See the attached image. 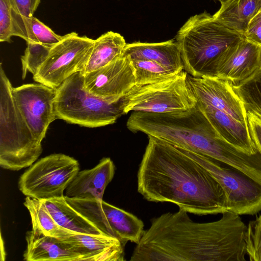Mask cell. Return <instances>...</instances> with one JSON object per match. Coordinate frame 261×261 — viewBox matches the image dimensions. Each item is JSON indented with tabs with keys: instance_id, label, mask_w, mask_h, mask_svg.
<instances>
[{
	"instance_id": "obj_1",
	"label": "cell",
	"mask_w": 261,
	"mask_h": 261,
	"mask_svg": "<svg viewBox=\"0 0 261 261\" xmlns=\"http://www.w3.org/2000/svg\"><path fill=\"white\" fill-rule=\"evenodd\" d=\"M247 226L226 211L219 220L197 223L182 208L151 220L131 261H245Z\"/></svg>"
},
{
	"instance_id": "obj_2",
	"label": "cell",
	"mask_w": 261,
	"mask_h": 261,
	"mask_svg": "<svg viewBox=\"0 0 261 261\" xmlns=\"http://www.w3.org/2000/svg\"><path fill=\"white\" fill-rule=\"evenodd\" d=\"M148 137L137 173L138 191L145 199L171 202L196 215L227 211L225 192L206 169L185 149Z\"/></svg>"
},
{
	"instance_id": "obj_3",
	"label": "cell",
	"mask_w": 261,
	"mask_h": 261,
	"mask_svg": "<svg viewBox=\"0 0 261 261\" xmlns=\"http://www.w3.org/2000/svg\"><path fill=\"white\" fill-rule=\"evenodd\" d=\"M126 126L132 132L143 133L228 164L238 155V149L218 134L197 103L185 111L134 112Z\"/></svg>"
},
{
	"instance_id": "obj_4",
	"label": "cell",
	"mask_w": 261,
	"mask_h": 261,
	"mask_svg": "<svg viewBox=\"0 0 261 261\" xmlns=\"http://www.w3.org/2000/svg\"><path fill=\"white\" fill-rule=\"evenodd\" d=\"M243 38L206 12L191 16L176 36L184 70L194 77H217L221 60Z\"/></svg>"
},
{
	"instance_id": "obj_5",
	"label": "cell",
	"mask_w": 261,
	"mask_h": 261,
	"mask_svg": "<svg viewBox=\"0 0 261 261\" xmlns=\"http://www.w3.org/2000/svg\"><path fill=\"white\" fill-rule=\"evenodd\" d=\"M13 87L0 66V165L18 171L33 164L42 151L13 97Z\"/></svg>"
},
{
	"instance_id": "obj_6",
	"label": "cell",
	"mask_w": 261,
	"mask_h": 261,
	"mask_svg": "<svg viewBox=\"0 0 261 261\" xmlns=\"http://www.w3.org/2000/svg\"><path fill=\"white\" fill-rule=\"evenodd\" d=\"M122 98H104L90 93L84 87L83 73L79 71L56 89L55 113L57 119L69 123L103 126L115 123L125 114Z\"/></svg>"
},
{
	"instance_id": "obj_7",
	"label": "cell",
	"mask_w": 261,
	"mask_h": 261,
	"mask_svg": "<svg viewBox=\"0 0 261 261\" xmlns=\"http://www.w3.org/2000/svg\"><path fill=\"white\" fill-rule=\"evenodd\" d=\"M187 75L184 70L154 83L135 86L122 98L125 114L130 112L164 113L193 108L197 100Z\"/></svg>"
},
{
	"instance_id": "obj_8",
	"label": "cell",
	"mask_w": 261,
	"mask_h": 261,
	"mask_svg": "<svg viewBox=\"0 0 261 261\" xmlns=\"http://www.w3.org/2000/svg\"><path fill=\"white\" fill-rule=\"evenodd\" d=\"M79 171V163L73 158L51 154L30 166L20 176L18 188L26 196L40 200L63 197Z\"/></svg>"
},
{
	"instance_id": "obj_9",
	"label": "cell",
	"mask_w": 261,
	"mask_h": 261,
	"mask_svg": "<svg viewBox=\"0 0 261 261\" xmlns=\"http://www.w3.org/2000/svg\"><path fill=\"white\" fill-rule=\"evenodd\" d=\"M185 150L206 169L222 187L226 196L227 211L239 215H252L260 211V184L244 172L225 163Z\"/></svg>"
},
{
	"instance_id": "obj_10",
	"label": "cell",
	"mask_w": 261,
	"mask_h": 261,
	"mask_svg": "<svg viewBox=\"0 0 261 261\" xmlns=\"http://www.w3.org/2000/svg\"><path fill=\"white\" fill-rule=\"evenodd\" d=\"M94 40L73 32L52 46L44 62L33 75L34 80L57 89L74 73L84 72Z\"/></svg>"
},
{
	"instance_id": "obj_11",
	"label": "cell",
	"mask_w": 261,
	"mask_h": 261,
	"mask_svg": "<svg viewBox=\"0 0 261 261\" xmlns=\"http://www.w3.org/2000/svg\"><path fill=\"white\" fill-rule=\"evenodd\" d=\"M65 197L75 210L105 235L118 239L124 246L128 241L138 244L144 232V223L133 214L103 200Z\"/></svg>"
},
{
	"instance_id": "obj_12",
	"label": "cell",
	"mask_w": 261,
	"mask_h": 261,
	"mask_svg": "<svg viewBox=\"0 0 261 261\" xmlns=\"http://www.w3.org/2000/svg\"><path fill=\"white\" fill-rule=\"evenodd\" d=\"M56 89L42 84L13 88L14 101L36 139L41 143L49 124L57 119L54 111Z\"/></svg>"
},
{
	"instance_id": "obj_13",
	"label": "cell",
	"mask_w": 261,
	"mask_h": 261,
	"mask_svg": "<svg viewBox=\"0 0 261 261\" xmlns=\"http://www.w3.org/2000/svg\"><path fill=\"white\" fill-rule=\"evenodd\" d=\"M84 86L87 91L99 97H123L136 86L130 58L123 54L106 65L84 74Z\"/></svg>"
},
{
	"instance_id": "obj_14",
	"label": "cell",
	"mask_w": 261,
	"mask_h": 261,
	"mask_svg": "<svg viewBox=\"0 0 261 261\" xmlns=\"http://www.w3.org/2000/svg\"><path fill=\"white\" fill-rule=\"evenodd\" d=\"M187 80L197 101L223 111L239 121L247 122L245 108L230 82L217 77H194L189 74Z\"/></svg>"
},
{
	"instance_id": "obj_15",
	"label": "cell",
	"mask_w": 261,
	"mask_h": 261,
	"mask_svg": "<svg viewBox=\"0 0 261 261\" xmlns=\"http://www.w3.org/2000/svg\"><path fill=\"white\" fill-rule=\"evenodd\" d=\"M261 68V47L243 38L224 55L217 77L232 84L242 82Z\"/></svg>"
},
{
	"instance_id": "obj_16",
	"label": "cell",
	"mask_w": 261,
	"mask_h": 261,
	"mask_svg": "<svg viewBox=\"0 0 261 261\" xmlns=\"http://www.w3.org/2000/svg\"><path fill=\"white\" fill-rule=\"evenodd\" d=\"M115 170V165L110 158H102L93 168L79 171L65 190L64 196L102 200L105 190L114 177Z\"/></svg>"
},
{
	"instance_id": "obj_17",
	"label": "cell",
	"mask_w": 261,
	"mask_h": 261,
	"mask_svg": "<svg viewBox=\"0 0 261 261\" xmlns=\"http://www.w3.org/2000/svg\"><path fill=\"white\" fill-rule=\"evenodd\" d=\"M27 249L23 254L27 261H80L69 244L60 239L45 234L37 226L32 225L25 236Z\"/></svg>"
},
{
	"instance_id": "obj_18",
	"label": "cell",
	"mask_w": 261,
	"mask_h": 261,
	"mask_svg": "<svg viewBox=\"0 0 261 261\" xmlns=\"http://www.w3.org/2000/svg\"><path fill=\"white\" fill-rule=\"evenodd\" d=\"M197 105L225 140L247 153L253 154L258 151L250 134L248 122L239 121L227 113L198 101Z\"/></svg>"
},
{
	"instance_id": "obj_19",
	"label": "cell",
	"mask_w": 261,
	"mask_h": 261,
	"mask_svg": "<svg viewBox=\"0 0 261 261\" xmlns=\"http://www.w3.org/2000/svg\"><path fill=\"white\" fill-rule=\"evenodd\" d=\"M123 54L130 60L154 61L176 73L184 69L178 43L174 40L159 43H126Z\"/></svg>"
},
{
	"instance_id": "obj_20",
	"label": "cell",
	"mask_w": 261,
	"mask_h": 261,
	"mask_svg": "<svg viewBox=\"0 0 261 261\" xmlns=\"http://www.w3.org/2000/svg\"><path fill=\"white\" fill-rule=\"evenodd\" d=\"M41 200L56 223L61 228L76 233L105 235L93 223L72 207L64 196Z\"/></svg>"
},
{
	"instance_id": "obj_21",
	"label": "cell",
	"mask_w": 261,
	"mask_h": 261,
	"mask_svg": "<svg viewBox=\"0 0 261 261\" xmlns=\"http://www.w3.org/2000/svg\"><path fill=\"white\" fill-rule=\"evenodd\" d=\"M221 4L214 18L242 36L251 19L261 11V0H227Z\"/></svg>"
},
{
	"instance_id": "obj_22",
	"label": "cell",
	"mask_w": 261,
	"mask_h": 261,
	"mask_svg": "<svg viewBox=\"0 0 261 261\" xmlns=\"http://www.w3.org/2000/svg\"><path fill=\"white\" fill-rule=\"evenodd\" d=\"M126 43L120 34L108 31L94 40L83 74L98 69L123 54Z\"/></svg>"
},
{
	"instance_id": "obj_23",
	"label": "cell",
	"mask_w": 261,
	"mask_h": 261,
	"mask_svg": "<svg viewBox=\"0 0 261 261\" xmlns=\"http://www.w3.org/2000/svg\"><path fill=\"white\" fill-rule=\"evenodd\" d=\"M58 238L71 245L74 251L81 256L80 261L87 260L112 246L122 245L116 238L108 236L76 233L65 229Z\"/></svg>"
},
{
	"instance_id": "obj_24",
	"label": "cell",
	"mask_w": 261,
	"mask_h": 261,
	"mask_svg": "<svg viewBox=\"0 0 261 261\" xmlns=\"http://www.w3.org/2000/svg\"><path fill=\"white\" fill-rule=\"evenodd\" d=\"M232 85L246 112H251L261 119V68L245 80Z\"/></svg>"
},
{
	"instance_id": "obj_25",
	"label": "cell",
	"mask_w": 261,
	"mask_h": 261,
	"mask_svg": "<svg viewBox=\"0 0 261 261\" xmlns=\"http://www.w3.org/2000/svg\"><path fill=\"white\" fill-rule=\"evenodd\" d=\"M12 8L13 36L24 39L27 43H34L31 31V20L34 12L31 0H10Z\"/></svg>"
},
{
	"instance_id": "obj_26",
	"label": "cell",
	"mask_w": 261,
	"mask_h": 261,
	"mask_svg": "<svg viewBox=\"0 0 261 261\" xmlns=\"http://www.w3.org/2000/svg\"><path fill=\"white\" fill-rule=\"evenodd\" d=\"M23 204L30 214L32 225L37 226L47 235L59 236L64 228L56 223L41 200L26 196Z\"/></svg>"
},
{
	"instance_id": "obj_27",
	"label": "cell",
	"mask_w": 261,
	"mask_h": 261,
	"mask_svg": "<svg viewBox=\"0 0 261 261\" xmlns=\"http://www.w3.org/2000/svg\"><path fill=\"white\" fill-rule=\"evenodd\" d=\"M136 86H143L166 79L177 73L152 61L130 60Z\"/></svg>"
},
{
	"instance_id": "obj_28",
	"label": "cell",
	"mask_w": 261,
	"mask_h": 261,
	"mask_svg": "<svg viewBox=\"0 0 261 261\" xmlns=\"http://www.w3.org/2000/svg\"><path fill=\"white\" fill-rule=\"evenodd\" d=\"M52 46L37 43H27L24 54L21 57L22 79L28 71L35 75L45 61Z\"/></svg>"
},
{
	"instance_id": "obj_29",
	"label": "cell",
	"mask_w": 261,
	"mask_h": 261,
	"mask_svg": "<svg viewBox=\"0 0 261 261\" xmlns=\"http://www.w3.org/2000/svg\"><path fill=\"white\" fill-rule=\"evenodd\" d=\"M258 217L250 221L245 233L246 252L251 261H261V210Z\"/></svg>"
},
{
	"instance_id": "obj_30",
	"label": "cell",
	"mask_w": 261,
	"mask_h": 261,
	"mask_svg": "<svg viewBox=\"0 0 261 261\" xmlns=\"http://www.w3.org/2000/svg\"><path fill=\"white\" fill-rule=\"evenodd\" d=\"M31 31L35 42L47 46H53L64 37L55 33L50 28L33 16L31 20Z\"/></svg>"
},
{
	"instance_id": "obj_31",
	"label": "cell",
	"mask_w": 261,
	"mask_h": 261,
	"mask_svg": "<svg viewBox=\"0 0 261 261\" xmlns=\"http://www.w3.org/2000/svg\"><path fill=\"white\" fill-rule=\"evenodd\" d=\"M13 36L12 8L10 0H0V41L11 42Z\"/></svg>"
},
{
	"instance_id": "obj_32",
	"label": "cell",
	"mask_w": 261,
	"mask_h": 261,
	"mask_svg": "<svg viewBox=\"0 0 261 261\" xmlns=\"http://www.w3.org/2000/svg\"><path fill=\"white\" fill-rule=\"evenodd\" d=\"M243 37L261 47V11L250 21Z\"/></svg>"
},
{
	"instance_id": "obj_33",
	"label": "cell",
	"mask_w": 261,
	"mask_h": 261,
	"mask_svg": "<svg viewBox=\"0 0 261 261\" xmlns=\"http://www.w3.org/2000/svg\"><path fill=\"white\" fill-rule=\"evenodd\" d=\"M246 113L250 134L256 149L261 154V119L251 112Z\"/></svg>"
},
{
	"instance_id": "obj_34",
	"label": "cell",
	"mask_w": 261,
	"mask_h": 261,
	"mask_svg": "<svg viewBox=\"0 0 261 261\" xmlns=\"http://www.w3.org/2000/svg\"><path fill=\"white\" fill-rule=\"evenodd\" d=\"M6 257V253L5 251V248L4 245V242L2 239V236H1V260H5Z\"/></svg>"
},
{
	"instance_id": "obj_35",
	"label": "cell",
	"mask_w": 261,
	"mask_h": 261,
	"mask_svg": "<svg viewBox=\"0 0 261 261\" xmlns=\"http://www.w3.org/2000/svg\"><path fill=\"white\" fill-rule=\"evenodd\" d=\"M32 9L35 12L40 3V0H31Z\"/></svg>"
},
{
	"instance_id": "obj_36",
	"label": "cell",
	"mask_w": 261,
	"mask_h": 261,
	"mask_svg": "<svg viewBox=\"0 0 261 261\" xmlns=\"http://www.w3.org/2000/svg\"><path fill=\"white\" fill-rule=\"evenodd\" d=\"M217 1H218L219 2H220L221 3V4L227 1V0H217Z\"/></svg>"
}]
</instances>
